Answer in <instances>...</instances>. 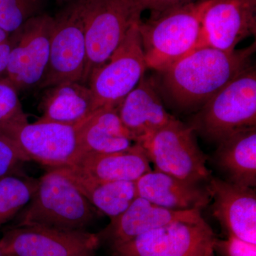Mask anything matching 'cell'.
Returning <instances> with one entry per match:
<instances>
[{"label": "cell", "instance_id": "cell-23", "mask_svg": "<svg viewBox=\"0 0 256 256\" xmlns=\"http://www.w3.org/2000/svg\"><path fill=\"white\" fill-rule=\"evenodd\" d=\"M36 182L14 174L0 178V226L18 215L28 204Z\"/></svg>", "mask_w": 256, "mask_h": 256}, {"label": "cell", "instance_id": "cell-28", "mask_svg": "<svg viewBox=\"0 0 256 256\" xmlns=\"http://www.w3.org/2000/svg\"><path fill=\"white\" fill-rule=\"evenodd\" d=\"M194 1L196 0H136L142 12L150 10L151 14H159Z\"/></svg>", "mask_w": 256, "mask_h": 256}, {"label": "cell", "instance_id": "cell-7", "mask_svg": "<svg viewBox=\"0 0 256 256\" xmlns=\"http://www.w3.org/2000/svg\"><path fill=\"white\" fill-rule=\"evenodd\" d=\"M139 22L131 26L108 62L90 75L87 86L92 92L95 110L118 108L144 76L148 66L138 30Z\"/></svg>", "mask_w": 256, "mask_h": 256}, {"label": "cell", "instance_id": "cell-26", "mask_svg": "<svg viewBox=\"0 0 256 256\" xmlns=\"http://www.w3.org/2000/svg\"><path fill=\"white\" fill-rule=\"evenodd\" d=\"M30 161L16 142L0 132V178L14 174L23 163Z\"/></svg>", "mask_w": 256, "mask_h": 256}, {"label": "cell", "instance_id": "cell-30", "mask_svg": "<svg viewBox=\"0 0 256 256\" xmlns=\"http://www.w3.org/2000/svg\"><path fill=\"white\" fill-rule=\"evenodd\" d=\"M10 36V34L5 32L4 30L0 28V44L2 43L5 40H8Z\"/></svg>", "mask_w": 256, "mask_h": 256}, {"label": "cell", "instance_id": "cell-18", "mask_svg": "<svg viewBox=\"0 0 256 256\" xmlns=\"http://www.w3.org/2000/svg\"><path fill=\"white\" fill-rule=\"evenodd\" d=\"M70 168L88 178L108 182H136L152 170L146 152L139 143L114 152L84 154Z\"/></svg>", "mask_w": 256, "mask_h": 256}, {"label": "cell", "instance_id": "cell-29", "mask_svg": "<svg viewBox=\"0 0 256 256\" xmlns=\"http://www.w3.org/2000/svg\"><path fill=\"white\" fill-rule=\"evenodd\" d=\"M15 43V35L14 32L10 34L8 40L0 44V78L6 77V68L10 53Z\"/></svg>", "mask_w": 256, "mask_h": 256}, {"label": "cell", "instance_id": "cell-2", "mask_svg": "<svg viewBox=\"0 0 256 256\" xmlns=\"http://www.w3.org/2000/svg\"><path fill=\"white\" fill-rule=\"evenodd\" d=\"M206 0L151 14L138 24L148 68L160 72L203 47L202 15Z\"/></svg>", "mask_w": 256, "mask_h": 256}, {"label": "cell", "instance_id": "cell-27", "mask_svg": "<svg viewBox=\"0 0 256 256\" xmlns=\"http://www.w3.org/2000/svg\"><path fill=\"white\" fill-rule=\"evenodd\" d=\"M213 248L220 256H256V244L234 236L228 235L225 240L216 238Z\"/></svg>", "mask_w": 256, "mask_h": 256}, {"label": "cell", "instance_id": "cell-21", "mask_svg": "<svg viewBox=\"0 0 256 256\" xmlns=\"http://www.w3.org/2000/svg\"><path fill=\"white\" fill-rule=\"evenodd\" d=\"M218 144L216 161L228 181L239 186L255 188L256 127L234 133Z\"/></svg>", "mask_w": 256, "mask_h": 256}, {"label": "cell", "instance_id": "cell-3", "mask_svg": "<svg viewBox=\"0 0 256 256\" xmlns=\"http://www.w3.org/2000/svg\"><path fill=\"white\" fill-rule=\"evenodd\" d=\"M96 210L66 176L48 169L37 180L31 200L18 216L16 226L86 230L94 220Z\"/></svg>", "mask_w": 256, "mask_h": 256}, {"label": "cell", "instance_id": "cell-8", "mask_svg": "<svg viewBox=\"0 0 256 256\" xmlns=\"http://www.w3.org/2000/svg\"><path fill=\"white\" fill-rule=\"evenodd\" d=\"M86 57L84 0H74L54 16L50 60L38 87L46 89L64 82H80Z\"/></svg>", "mask_w": 256, "mask_h": 256}, {"label": "cell", "instance_id": "cell-19", "mask_svg": "<svg viewBox=\"0 0 256 256\" xmlns=\"http://www.w3.org/2000/svg\"><path fill=\"white\" fill-rule=\"evenodd\" d=\"M76 128L80 156L124 150L134 144L120 119L117 108L98 109Z\"/></svg>", "mask_w": 256, "mask_h": 256}, {"label": "cell", "instance_id": "cell-22", "mask_svg": "<svg viewBox=\"0 0 256 256\" xmlns=\"http://www.w3.org/2000/svg\"><path fill=\"white\" fill-rule=\"evenodd\" d=\"M46 90L40 120L76 126L95 111L92 92L82 82H64Z\"/></svg>", "mask_w": 256, "mask_h": 256}, {"label": "cell", "instance_id": "cell-13", "mask_svg": "<svg viewBox=\"0 0 256 256\" xmlns=\"http://www.w3.org/2000/svg\"><path fill=\"white\" fill-rule=\"evenodd\" d=\"M203 47L225 52L256 36V0H206L202 15Z\"/></svg>", "mask_w": 256, "mask_h": 256}, {"label": "cell", "instance_id": "cell-4", "mask_svg": "<svg viewBox=\"0 0 256 256\" xmlns=\"http://www.w3.org/2000/svg\"><path fill=\"white\" fill-rule=\"evenodd\" d=\"M191 127L210 141L220 142L242 130L256 127V72L252 65L207 101Z\"/></svg>", "mask_w": 256, "mask_h": 256}, {"label": "cell", "instance_id": "cell-1", "mask_svg": "<svg viewBox=\"0 0 256 256\" xmlns=\"http://www.w3.org/2000/svg\"><path fill=\"white\" fill-rule=\"evenodd\" d=\"M256 42L242 50L225 52L202 47L159 73L160 94L178 110L202 106L230 80L252 65Z\"/></svg>", "mask_w": 256, "mask_h": 256}, {"label": "cell", "instance_id": "cell-14", "mask_svg": "<svg viewBox=\"0 0 256 256\" xmlns=\"http://www.w3.org/2000/svg\"><path fill=\"white\" fill-rule=\"evenodd\" d=\"M208 185L214 216L228 235L256 244L255 190L214 178Z\"/></svg>", "mask_w": 256, "mask_h": 256}, {"label": "cell", "instance_id": "cell-9", "mask_svg": "<svg viewBox=\"0 0 256 256\" xmlns=\"http://www.w3.org/2000/svg\"><path fill=\"white\" fill-rule=\"evenodd\" d=\"M216 237L210 226L176 222L111 246L112 256H210Z\"/></svg>", "mask_w": 256, "mask_h": 256}, {"label": "cell", "instance_id": "cell-12", "mask_svg": "<svg viewBox=\"0 0 256 256\" xmlns=\"http://www.w3.org/2000/svg\"><path fill=\"white\" fill-rule=\"evenodd\" d=\"M4 136L16 142L30 161L48 169L70 168L80 156L76 126L38 120Z\"/></svg>", "mask_w": 256, "mask_h": 256}, {"label": "cell", "instance_id": "cell-20", "mask_svg": "<svg viewBox=\"0 0 256 256\" xmlns=\"http://www.w3.org/2000/svg\"><path fill=\"white\" fill-rule=\"evenodd\" d=\"M54 170L66 176L96 210L110 220L120 215L138 196L136 182L100 181L73 168Z\"/></svg>", "mask_w": 256, "mask_h": 256}, {"label": "cell", "instance_id": "cell-6", "mask_svg": "<svg viewBox=\"0 0 256 256\" xmlns=\"http://www.w3.org/2000/svg\"><path fill=\"white\" fill-rule=\"evenodd\" d=\"M191 126L174 118L141 144L156 171L192 183L210 182L207 156Z\"/></svg>", "mask_w": 256, "mask_h": 256}, {"label": "cell", "instance_id": "cell-25", "mask_svg": "<svg viewBox=\"0 0 256 256\" xmlns=\"http://www.w3.org/2000/svg\"><path fill=\"white\" fill-rule=\"evenodd\" d=\"M45 0H0V28L12 34L30 18L43 14Z\"/></svg>", "mask_w": 256, "mask_h": 256}, {"label": "cell", "instance_id": "cell-32", "mask_svg": "<svg viewBox=\"0 0 256 256\" xmlns=\"http://www.w3.org/2000/svg\"><path fill=\"white\" fill-rule=\"evenodd\" d=\"M210 256H214V252H213V254H210Z\"/></svg>", "mask_w": 256, "mask_h": 256}, {"label": "cell", "instance_id": "cell-5", "mask_svg": "<svg viewBox=\"0 0 256 256\" xmlns=\"http://www.w3.org/2000/svg\"><path fill=\"white\" fill-rule=\"evenodd\" d=\"M142 12L136 0H84L86 57L82 84L108 62Z\"/></svg>", "mask_w": 256, "mask_h": 256}, {"label": "cell", "instance_id": "cell-31", "mask_svg": "<svg viewBox=\"0 0 256 256\" xmlns=\"http://www.w3.org/2000/svg\"><path fill=\"white\" fill-rule=\"evenodd\" d=\"M0 256H3L2 254L1 249H0Z\"/></svg>", "mask_w": 256, "mask_h": 256}, {"label": "cell", "instance_id": "cell-15", "mask_svg": "<svg viewBox=\"0 0 256 256\" xmlns=\"http://www.w3.org/2000/svg\"><path fill=\"white\" fill-rule=\"evenodd\" d=\"M202 220L201 210H168L137 196L127 210L110 220L109 225L98 235L100 240L106 239L111 247L174 222Z\"/></svg>", "mask_w": 256, "mask_h": 256}, {"label": "cell", "instance_id": "cell-10", "mask_svg": "<svg viewBox=\"0 0 256 256\" xmlns=\"http://www.w3.org/2000/svg\"><path fill=\"white\" fill-rule=\"evenodd\" d=\"M98 234L22 226L10 229L0 239L3 256H94Z\"/></svg>", "mask_w": 256, "mask_h": 256}, {"label": "cell", "instance_id": "cell-24", "mask_svg": "<svg viewBox=\"0 0 256 256\" xmlns=\"http://www.w3.org/2000/svg\"><path fill=\"white\" fill-rule=\"evenodd\" d=\"M28 124L18 90L6 77L0 78V132L6 134Z\"/></svg>", "mask_w": 256, "mask_h": 256}, {"label": "cell", "instance_id": "cell-17", "mask_svg": "<svg viewBox=\"0 0 256 256\" xmlns=\"http://www.w3.org/2000/svg\"><path fill=\"white\" fill-rule=\"evenodd\" d=\"M138 196L168 210H198L212 200L208 185L192 183L156 170H151L136 182Z\"/></svg>", "mask_w": 256, "mask_h": 256}, {"label": "cell", "instance_id": "cell-11", "mask_svg": "<svg viewBox=\"0 0 256 256\" xmlns=\"http://www.w3.org/2000/svg\"><path fill=\"white\" fill-rule=\"evenodd\" d=\"M54 16L43 14L30 18L14 32L6 77L16 90L38 86L50 60Z\"/></svg>", "mask_w": 256, "mask_h": 256}, {"label": "cell", "instance_id": "cell-16", "mask_svg": "<svg viewBox=\"0 0 256 256\" xmlns=\"http://www.w3.org/2000/svg\"><path fill=\"white\" fill-rule=\"evenodd\" d=\"M160 96L156 79L144 76L118 106L120 119L134 143L142 144L175 118Z\"/></svg>", "mask_w": 256, "mask_h": 256}]
</instances>
